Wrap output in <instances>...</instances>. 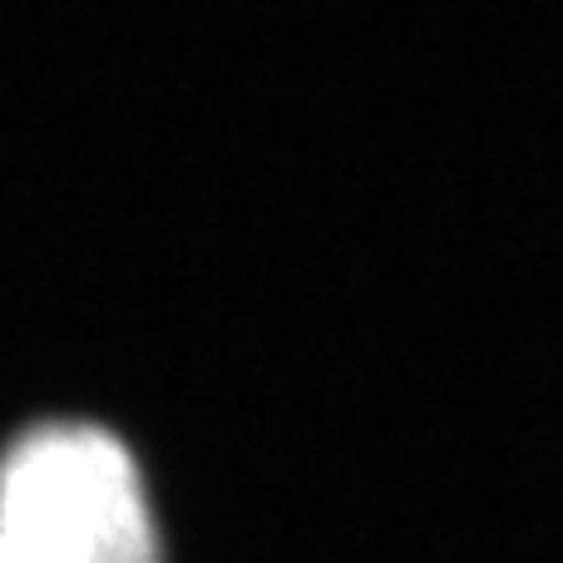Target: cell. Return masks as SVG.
Returning a JSON list of instances; mask_svg holds the SVG:
<instances>
[{
	"label": "cell",
	"mask_w": 563,
	"mask_h": 563,
	"mask_svg": "<svg viewBox=\"0 0 563 563\" xmlns=\"http://www.w3.org/2000/svg\"><path fill=\"white\" fill-rule=\"evenodd\" d=\"M0 563H158L124 440L75 420L25 430L0 460Z\"/></svg>",
	"instance_id": "1"
}]
</instances>
